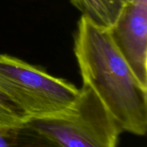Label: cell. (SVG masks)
<instances>
[{
	"label": "cell",
	"mask_w": 147,
	"mask_h": 147,
	"mask_svg": "<svg viewBox=\"0 0 147 147\" xmlns=\"http://www.w3.org/2000/svg\"><path fill=\"white\" fill-rule=\"evenodd\" d=\"M28 134L27 128L2 129L0 130V147H9L22 145L21 142H25L24 137Z\"/></svg>",
	"instance_id": "obj_7"
},
{
	"label": "cell",
	"mask_w": 147,
	"mask_h": 147,
	"mask_svg": "<svg viewBox=\"0 0 147 147\" xmlns=\"http://www.w3.org/2000/svg\"><path fill=\"white\" fill-rule=\"evenodd\" d=\"M73 42L83 84L98 95L123 132L145 136L147 88L132 71L109 29L82 15Z\"/></svg>",
	"instance_id": "obj_1"
},
{
	"label": "cell",
	"mask_w": 147,
	"mask_h": 147,
	"mask_svg": "<svg viewBox=\"0 0 147 147\" xmlns=\"http://www.w3.org/2000/svg\"><path fill=\"white\" fill-rule=\"evenodd\" d=\"M109 30L136 77L147 88V0H126Z\"/></svg>",
	"instance_id": "obj_4"
},
{
	"label": "cell",
	"mask_w": 147,
	"mask_h": 147,
	"mask_svg": "<svg viewBox=\"0 0 147 147\" xmlns=\"http://www.w3.org/2000/svg\"><path fill=\"white\" fill-rule=\"evenodd\" d=\"M29 120L27 115L0 92V130L23 127Z\"/></svg>",
	"instance_id": "obj_6"
},
{
	"label": "cell",
	"mask_w": 147,
	"mask_h": 147,
	"mask_svg": "<svg viewBox=\"0 0 147 147\" xmlns=\"http://www.w3.org/2000/svg\"><path fill=\"white\" fill-rule=\"evenodd\" d=\"M0 92L30 119H40L66 110L77 98L79 89L40 66L0 54Z\"/></svg>",
	"instance_id": "obj_3"
},
{
	"label": "cell",
	"mask_w": 147,
	"mask_h": 147,
	"mask_svg": "<svg viewBox=\"0 0 147 147\" xmlns=\"http://www.w3.org/2000/svg\"><path fill=\"white\" fill-rule=\"evenodd\" d=\"M126 0H70L78 10L100 27L110 29L114 24Z\"/></svg>",
	"instance_id": "obj_5"
},
{
	"label": "cell",
	"mask_w": 147,
	"mask_h": 147,
	"mask_svg": "<svg viewBox=\"0 0 147 147\" xmlns=\"http://www.w3.org/2000/svg\"><path fill=\"white\" fill-rule=\"evenodd\" d=\"M25 126L41 142L65 147H115L123 132L98 95L83 83L66 110L50 117L30 119Z\"/></svg>",
	"instance_id": "obj_2"
}]
</instances>
